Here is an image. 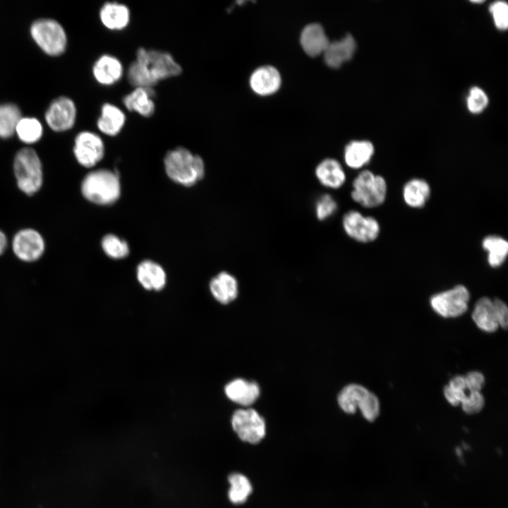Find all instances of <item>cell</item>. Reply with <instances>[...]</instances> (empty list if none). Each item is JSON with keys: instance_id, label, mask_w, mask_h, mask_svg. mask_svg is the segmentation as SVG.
<instances>
[{"instance_id": "e0dca14e", "label": "cell", "mask_w": 508, "mask_h": 508, "mask_svg": "<svg viewBox=\"0 0 508 508\" xmlns=\"http://www.w3.org/2000/svg\"><path fill=\"white\" fill-rule=\"evenodd\" d=\"M250 83L256 93L270 95L277 91L281 85V76L277 68L272 66L258 68L252 73Z\"/></svg>"}, {"instance_id": "6da1fadb", "label": "cell", "mask_w": 508, "mask_h": 508, "mask_svg": "<svg viewBox=\"0 0 508 508\" xmlns=\"http://www.w3.org/2000/svg\"><path fill=\"white\" fill-rule=\"evenodd\" d=\"M181 66L168 52L140 47L127 72L128 80L135 87H153L160 80L179 75Z\"/></svg>"}, {"instance_id": "3957f363", "label": "cell", "mask_w": 508, "mask_h": 508, "mask_svg": "<svg viewBox=\"0 0 508 508\" xmlns=\"http://www.w3.org/2000/svg\"><path fill=\"white\" fill-rule=\"evenodd\" d=\"M13 174L19 190L27 195H33L42 187L44 181L41 159L31 147L19 150L13 159Z\"/></svg>"}, {"instance_id": "f1b7e54d", "label": "cell", "mask_w": 508, "mask_h": 508, "mask_svg": "<svg viewBox=\"0 0 508 508\" xmlns=\"http://www.w3.org/2000/svg\"><path fill=\"white\" fill-rule=\"evenodd\" d=\"M19 140L28 145L38 142L43 134L40 121L34 117H21L15 131Z\"/></svg>"}, {"instance_id": "ba28073f", "label": "cell", "mask_w": 508, "mask_h": 508, "mask_svg": "<svg viewBox=\"0 0 508 508\" xmlns=\"http://www.w3.org/2000/svg\"><path fill=\"white\" fill-rule=\"evenodd\" d=\"M231 425L242 441L250 444L260 442L266 433L264 418L253 409L236 410L232 415Z\"/></svg>"}, {"instance_id": "4fadbf2b", "label": "cell", "mask_w": 508, "mask_h": 508, "mask_svg": "<svg viewBox=\"0 0 508 508\" xmlns=\"http://www.w3.org/2000/svg\"><path fill=\"white\" fill-rule=\"evenodd\" d=\"M123 68L119 59L110 54L99 56L92 67L95 80L100 84L110 85L118 82L122 77Z\"/></svg>"}, {"instance_id": "f35d334b", "label": "cell", "mask_w": 508, "mask_h": 508, "mask_svg": "<svg viewBox=\"0 0 508 508\" xmlns=\"http://www.w3.org/2000/svg\"><path fill=\"white\" fill-rule=\"evenodd\" d=\"M467 390L469 392H480L485 384L484 375L478 371L469 372L465 377Z\"/></svg>"}, {"instance_id": "30bf717a", "label": "cell", "mask_w": 508, "mask_h": 508, "mask_svg": "<svg viewBox=\"0 0 508 508\" xmlns=\"http://www.w3.org/2000/svg\"><path fill=\"white\" fill-rule=\"evenodd\" d=\"M342 227L346 234L360 243H370L379 236L380 226L377 220L365 216L357 210H349L342 218Z\"/></svg>"}, {"instance_id": "7402d4cb", "label": "cell", "mask_w": 508, "mask_h": 508, "mask_svg": "<svg viewBox=\"0 0 508 508\" xmlns=\"http://www.w3.org/2000/svg\"><path fill=\"white\" fill-rule=\"evenodd\" d=\"M329 43V41L324 29L318 23L309 24L301 32V46L310 56H317L323 53Z\"/></svg>"}, {"instance_id": "484cf974", "label": "cell", "mask_w": 508, "mask_h": 508, "mask_svg": "<svg viewBox=\"0 0 508 508\" xmlns=\"http://www.w3.org/2000/svg\"><path fill=\"white\" fill-rule=\"evenodd\" d=\"M472 318L478 327L484 332H494L499 327L492 300L488 297L478 300L472 313Z\"/></svg>"}, {"instance_id": "9a60e30c", "label": "cell", "mask_w": 508, "mask_h": 508, "mask_svg": "<svg viewBox=\"0 0 508 508\" xmlns=\"http://www.w3.org/2000/svg\"><path fill=\"white\" fill-rule=\"evenodd\" d=\"M224 392L232 401L248 406L258 399L260 389L257 382L238 378L229 382L225 386Z\"/></svg>"}, {"instance_id": "7a4b0ae2", "label": "cell", "mask_w": 508, "mask_h": 508, "mask_svg": "<svg viewBox=\"0 0 508 508\" xmlns=\"http://www.w3.org/2000/svg\"><path fill=\"white\" fill-rule=\"evenodd\" d=\"M164 167L171 179L186 186L195 184L205 173L202 158L181 147L167 152L164 157Z\"/></svg>"}, {"instance_id": "d6986e66", "label": "cell", "mask_w": 508, "mask_h": 508, "mask_svg": "<svg viewBox=\"0 0 508 508\" xmlns=\"http://www.w3.org/2000/svg\"><path fill=\"white\" fill-rule=\"evenodd\" d=\"M356 47L355 40L349 34L340 40L329 42L323 52L325 61L331 67H339L352 57Z\"/></svg>"}, {"instance_id": "d4e9b609", "label": "cell", "mask_w": 508, "mask_h": 508, "mask_svg": "<svg viewBox=\"0 0 508 508\" xmlns=\"http://www.w3.org/2000/svg\"><path fill=\"white\" fill-rule=\"evenodd\" d=\"M430 193V186L425 180L415 178L405 183L402 195L407 205L413 208H421L428 202Z\"/></svg>"}, {"instance_id": "60d3db41", "label": "cell", "mask_w": 508, "mask_h": 508, "mask_svg": "<svg viewBox=\"0 0 508 508\" xmlns=\"http://www.w3.org/2000/svg\"><path fill=\"white\" fill-rule=\"evenodd\" d=\"M448 386L452 389L459 392H466L467 390L465 377L461 375H456L452 377Z\"/></svg>"}, {"instance_id": "e575fe53", "label": "cell", "mask_w": 508, "mask_h": 508, "mask_svg": "<svg viewBox=\"0 0 508 508\" xmlns=\"http://www.w3.org/2000/svg\"><path fill=\"white\" fill-rule=\"evenodd\" d=\"M488 99L485 92L478 87L471 89L467 98V107L472 113H480L487 106Z\"/></svg>"}, {"instance_id": "f546056e", "label": "cell", "mask_w": 508, "mask_h": 508, "mask_svg": "<svg viewBox=\"0 0 508 508\" xmlns=\"http://www.w3.org/2000/svg\"><path fill=\"white\" fill-rule=\"evenodd\" d=\"M21 117L20 110L16 104H0V138L8 139L13 136Z\"/></svg>"}, {"instance_id": "d590c367", "label": "cell", "mask_w": 508, "mask_h": 508, "mask_svg": "<svg viewBox=\"0 0 508 508\" xmlns=\"http://www.w3.org/2000/svg\"><path fill=\"white\" fill-rule=\"evenodd\" d=\"M493 20L496 27L500 30H505L508 25V6L506 2L498 1L490 6Z\"/></svg>"}, {"instance_id": "7c38bea8", "label": "cell", "mask_w": 508, "mask_h": 508, "mask_svg": "<svg viewBox=\"0 0 508 508\" xmlns=\"http://www.w3.org/2000/svg\"><path fill=\"white\" fill-rule=\"evenodd\" d=\"M75 119V105L72 99L66 97H59L52 101L45 113L47 125L56 132L71 128Z\"/></svg>"}, {"instance_id": "603a6c76", "label": "cell", "mask_w": 508, "mask_h": 508, "mask_svg": "<svg viewBox=\"0 0 508 508\" xmlns=\"http://www.w3.org/2000/svg\"><path fill=\"white\" fill-rule=\"evenodd\" d=\"M140 284L147 290L159 291L166 284V274L163 268L151 260L142 262L137 268Z\"/></svg>"}, {"instance_id": "cb8c5ba5", "label": "cell", "mask_w": 508, "mask_h": 508, "mask_svg": "<svg viewBox=\"0 0 508 508\" xmlns=\"http://www.w3.org/2000/svg\"><path fill=\"white\" fill-rule=\"evenodd\" d=\"M374 154V146L368 140H353L350 142L344 150V161L351 169L363 167L371 159Z\"/></svg>"}, {"instance_id": "8fae6325", "label": "cell", "mask_w": 508, "mask_h": 508, "mask_svg": "<svg viewBox=\"0 0 508 508\" xmlns=\"http://www.w3.org/2000/svg\"><path fill=\"white\" fill-rule=\"evenodd\" d=\"M73 153L80 165L87 168L92 167L104 157L103 140L93 132L82 131L75 138Z\"/></svg>"}, {"instance_id": "ab89813d", "label": "cell", "mask_w": 508, "mask_h": 508, "mask_svg": "<svg viewBox=\"0 0 508 508\" xmlns=\"http://www.w3.org/2000/svg\"><path fill=\"white\" fill-rule=\"evenodd\" d=\"M466 392H459L446 385L444 388V395L447 401L452 406H456L462 402L466 396Z\"/></svg>"}, {"instance_id": "9c48e42d", "label": "cell", "mask_w": 508, "mask_h": 508, "mask_svg": "<svg viewBox=\"0 0 508 508\" xmlns=\"http://www.w3.org/2000/svg\"><path fill=\"white\" fill-rule=\"evenodd\" d=\"M11 246L15 256L25 262H33L40 260L46 249L43 236L32 228H24L18 231L13 237Z\"/></svg>"}, {"instance_id": "4dcf8cb0", "label": "cell", "mask_w": 508, "mask_h": 508, "mask_svg": "<svg viewBox=\"0 0 508 508\" xmlns=\"http://www.w3.org/2000/svg\"><path fill=\"white\" fill-rule=\"evenodd\" d=\"M228 480L230 488L228 497L231 502L235 504L244 503L252 492V485L248 478L239 473L229 475Z\"/></svg>"}, {"instance_id": "d6a6232c", "label": "cell", "mask_w": 508, "mask_h": 508, "mask_svg": "<svg viewBox=\"0 0 508 508\" xmlns=\"http://www.w3.org/2000/svg\"><path fill=\"white\" fill-rule=\"evenodd\" d=\"M337 210V203L329 194H323L315 202V211L318 220L324 221L332 217Z\"/></svg>"}, {"instance_id": "1f68e13d", "label": "cell", "mask_w": 508, "mask_h": 508, "mask_svg": "<svg viewBox=\"0 0 508 508\" xmlns=\"http://www.w3.org/2000/svg\"><path fill=\"white\" fill-rule=\"evenodd\" d=\"M102 247L108 256L114 259L123 258L129 253L127 243L114 234L104 236Z\"/></svg>"}, {"instance_id": "52a82bcc", "label": "cell", "mask_w": 508, "mask_h": 508, "mask_svg": "<svg viewBox=\"0 0 508 508\" xmlns=\"http://www.w3.org/2000/svg\"><path fill=\"white\" fill-rule=\"evenodd\" d=\"M470 299L468 290L464 285H456L447 291L434 294L430 299V306L439 315L455 318L468 309Z\"/></svg>"}, {"instance_id": "4316f807", "label": "cell", "mask_w": 508, "mask_h": 508, "mask_svg": "<svg viewBox=\"0 0 508 508\" xmlns=\"http://www.w3.org/2000/svg\"><path fill=\"white\" fill-rule=\"evenodd\" d=\"M482 247L487 252V260L490 267L497 268L503 265L508 255L506 239L497 235H489L483 238Z\"/></svg>"}, {"instance_id": "b9f144b4", "label": "cell", "mask_w": 508, "mask_h": 508, "mask_svg": "<svg viewBox=\"0 0 508 508\" xmlns=\"http://www.w3.org/2000/svg\"><path fill=\"white\" fill-rule=\"evenodd\" d=\"M8 246V239L5 233L0 229V255H3Z\"/></svg>"}, {"instance_id": "277c9868", "label": "cell", "mask_w": 508, "mask_h": 508, "mask_svg": "<svg viewBox=\"0 0 508 508\" xmlns=\"http://www.w3.org/2000/svg\"><path fill=\"white\" fill-rule=\"evenodd\" d=\"M81 193L90 202L109 205L119 198L121 186L118 175L107 169L89 172L81 183Z\"/></svg>"}, {"instance_id": "5bb4252c", "label": "cell", "mask_w": 508, "mask_h": 508, "mask_svg": "<svg viewBox=\"0 0 508 508\" xmlns=\"http://www.w3.org/2000/svg\"><path fill=\"white\" fill-rule=\"evenodd\" d=\"M319 183L330 189H338L345 183L346 176L341 164L335 159L326 158L315 169Z\"/></svg>"}, {"instance_id": "44dd1931", "label": "cell", "mask_w": 508, "mask_h": 508, "mask_svg": "<svg viewBox=\"0 0 508 508\" xmlns=\"http://www.w3.org/2000/svg\"><path fill=\"white\" fill-rule=\"evenodd\" d=\"M125 122V114L120 108L114 104L105 103L102 107L97 126L104 134L114 136L122 130Z\"/></svg>"}, {"instance_id": "2e32d148", "label": "cell", "mask_w": 508, "mask_h": 508, "mask_svg": "<svg viewBox=\"0 0 508 508\" xmlns=\"http://www.w3.org/2000/svg\"><path fill=\"white\" fill-rule=\"evenodd\" d=\"M155 93L152 87H135L131 92L123 97V103L128 110L149 117L155 110Z\"/></svg>"}, {"instance_id": "8992f818", "label": "cell", "mask_w": 508, "mask_h": 508, "mask_svg": "<svg viewBox=\"0 0 508 508\" xmlns=\"http://www.w3.org/2000/svg\"><path fill=\"white\" fill-rule=\"evenodd\" d=\"M30 34L41 49L50 56L61 54L67 45V37L62 25L49 18L38 19L32 23Z\"/></svg>"}, {"instance_id": "83f0119b", "label": "cell", "mask_w": 508, "mask_h": 508, "mask_svg": "<svg viewBox=\"0 0 508 508\" xmlns=\"http://www.w3.org/2000/svg\"><path fill=\"white\" fill-rule=\"evenodd\" d=\"M369 391L362 385L350 384L344 387L337 398L340 408L346 413H354Z\"/></svg>"}, {"instance_id": "8d00e7d4", "label": "cell", "mask_w": 508, "mask_h": 508, "mask_svg": "<svg viewBox=\"0 0 508 508\" xmlns=\"http://www.w3.org/2000/svg\"><path fill=\"white\" fill-rule=\"evenodd\" d=\"M484 404V397L480 392H469L461 403L463 411L469 415L479 413Z\"/></svg>"}, {"instance_id": "ffe728a7", "label": "cell", "mask_w": 508, "mask_h": 508, "mask_svg": "<svg viewBox=\"0 0 508 508\" xmlns=\"http://www.w3.org/2000/svg\"><path fill=\"white\" fill-rule=\"evenodd\" d=\"M130 17L129 8L118 2H107L99 11L102 23L111 30H120L126 28L130 22Z\"/></svg>"}, {"instance_id": "836d02e7", "label": "cell", "mask_w": 508, "mask_h": 508, "mask_svg": "<svg viewBox=\"0 0 508 508\" xmlns=\"http://www.w3.org/2000/svg\"><path fill=\"white\" fill-rule=\"evenodd\" d=\"M363 416L369 422H373L380 413V402L377 397L369 392L361 401L358 409Z\"/></svg>"}, {"instance_id": "74e56055", "label": "cell", "mask_w": 508, "mask_h": 508, "mask_svg": "<svg viewBox=\"0 0 508 508\" xmlns=\"http://www.w3.org/2000/svg\"><path fill=\"white\" fill-rule=\"evenodd\" d=\"M495 317L499 325L504 329L508 326V308L506 303L500 298L492 300Z\"/></svg>"}, {"instance_id": "5b68a950", "label": "cell", "mask_w": 508, "mask_h": 508, "mask_svg": "<svg viewBox=\"0 0 508 508\" xmlns=\"http://www.w3.org/2000/svg\"><path fill=\"white\" fill-rule=\"evenodd\" d=\"M387 185L380 175L369 170H363L353 179L351 197L361 206L366 208L382 205L387 197Z\"/></svg>"}, {"instance_id": "ac0fdd59", "label": "cell", "mask_w": 508, "mask_h": 508, "mask_svg": "<svg viewBox=\"0 0 508 508\" xmlns=\"http://www.w3.org/2000/svg\"><path fill=\"white\" fill-rule=\"evenodd\" d=\"M210 289L218 302L228 304L237 298L238 284L232 274L227 272H221L211 279Z\"/></svg>"}]
</instances>
